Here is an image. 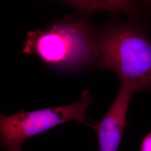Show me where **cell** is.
Instances as JSON below:
<instances>
[{"instance_id":"6da1fadb","label":"cell","mask_w":151,"mask_h":151,"mask_svg":"<svg viewBox=\"0 0 151 151\" xmlns=\"http://www.w3.org/2000/svg\"><path fill=\"white\" fill-rule=\"evenodd\" d=\"M95 62L135 92L151 91V38L133 20L109 24L96 35Z\"/></svg>"},{"instance_id":"7a4b0ae2","label":"cell","mask_w":151,"mask_h":151,"mask_svg":"<svg viewBox=\"0 0 151 151\" xmlns=\"http://www.w3.org/2000/svg\"><path fill=\"white\" fill-rule=\"evenodd\" d=\"M95 43L96 35L86 23L67 20L29 32L22 52L55 68L70 70L95 62Z\"/></svg>"},{"instance_id":"3957f363","label":"cell","mask_w":151,"mask_h":151,"mask_svg":"<svg viewBox=\"0 0 151 151\" xmlns=\"http://www.w3.org/2000/svg\"><path fill=\"white\" fill-rule=\"evenodd\" d=\"M92 101L90 92L86 90L78 101L71 104L21 111L12 115L1 114V147L6 151H22V144L27 139L71 120L89 126L91 120L88 119L86 113Z\"/></svg>"},{"instance_id":"277c9868","label":"cell","mask_w":151,"mask_h":151,"mask_svg":"<svg viewBox=\"0 0 151 151\" xmlns=\"http://www.w3.org/2000/svg\"><path fill=\"white\" fill-rule=\"evenodd\" d=\"M134 89L121 82L120 88L113 103L100 121L92 120L89 127L95 130L100 151H117L127 124V114Z\"/></svg>"},{"instance_id":"5b68a950","label":"cell","mask_w":151,"mask_h":151,"mask_svg":"<svg viewBox=\"0 0 151 151\" xmlns=\"http://www.w3.org/2000/svg\"><path fill=\"white\" fill-rule=\"evenodd\" d=\"M78 10L92 14L100 11L122 12L133 18L142 13V6L135 1H66Z\"/></svg>"},{"instance_id":"8992f818","label":"cell","mask_w":151,"mask_h":151,"mask_svg":"<svg viewBox=\"0 0 151 151\" xmlns=\"http://www.w3.org/2000/svg\"><path fill=\"white\" fill-rule=\"evenodd\" d=\"M140 151H151V132L146 135L142 141Z\"/></svg>"},{"instance_id":"52a82bcc","label":"cell","mask_w":151,"mask_h":151,"mask_svg":"<svg viewBox=\"0 0 151 151\" xmlns=\"http://www.w3.org/2000/svg\"><path fill=\"white\" fill-rule=\"evenodd\" d=\"M140 3L142 4L143 7L146 8L148 10H151V1H143Z\"/></svg>"}]
</instances>
